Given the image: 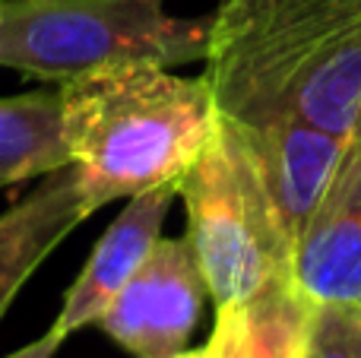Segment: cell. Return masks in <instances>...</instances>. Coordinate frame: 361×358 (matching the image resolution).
<instances>
[{
  "instance_id": "cell-1",
  "label": "cell",
  "mask_w": 361,
  "mask_h": 358,
  "mask_svg": "<svg viewBox=\"0 0 361 358\" xmlns=\"http://www.w3.org/2000/svg\"><path fill=\"white\" fill-rule=\"evenodd\" d=\"M203 80L219 114L247 130L298 111L352 137L361 118V0H222Z\"/></svg>"
},
{
  "instance_id": "cell-2",
  "label": "cell",
  "mask_w": 361,
  "mask_h": 358,
  "mask_svg": "<svg viewBox=\"0 0 361 358\" xmlns=\"http://www.w3.org/2000/svg\"><path fill=\"white\" fill-rule=\"evenodd\" d=\"M70 165L86 213L178 184L219 127L203 76L152 61L105 63L61 82Z\"/></svg>"
},
{
  "instance_id": "cell-3",
  "label": "cell",
  "mask_w": 361,
  "mask_h": 358,
  "mask_svg": "<svg viewBox=\"0 0 361 358\" xmlns=\"http://www.w3.org/2000/svg\"><path fill=\"white\" fill-rule=\"evenodd\" d=\"M187 209V241L219 304H235L286 283L295 266V238L282 222L250 140L231 118L175 184Z\"/></svg>"
},
{
  "instance_id": "cell-4",
  "label": "cell",
  "mask_w": 361,
  "mask_h": 358,
  "mask_svg": "<svg viewBox=\"0 0 361 358\" xmlns=\"http://www.w3.org/2000/svg\"><path fill=\"white\" fill-rule=\"evenodd\" d=\"M212 16L180 19L165 0H0V67L54 86L105 63L206 61Z\"/></svg>"
},
{
  "instance_id": "cell-5",
  "label": "cell",
  "mask_w": 361,
  "mask_h": 358,
  "mask_svg": "<svg viewBox=\"0 0 361 358\" xmlns=\"http://www.w3.org/2000/svg\"><path fill=\"white\" fill-rule=\"evenodd\" d=\"M206 279L190 241L159 238L140 273L95 327L133 358H171L187 349L203 311Z\"/></svg>"
},
{
  "instance_id": "cell-6",
  "label": "cell",
  "mask_w": 361,
  "mask_h": 358,
  "mask_svg": "<svg viewBox=\"0 0 361 358\" xmlns=\"http://www.w3.org/2000/svg\"><path fill=\"white\" fill-rule=\"evenodd\" d=\"M295 285L311 304L361 308V118L295 241Z\"/></svg>"
},
{
  "instance_id": "cell-7",
  "label": "cell",
  "mask_w": 361,
  "mask_h": 358,
  "mask_svg": "<svg viewBox=\"0 0 361 358\" xmlns=\"http://www.w3.org/2000/svg\"><path fill=\"white\" fill-rule=\"evenodd\" d=\"M178 197L175 184L146 190L127 200L118 219L105 228L89 254L86 266L80 270L76 283L63 295V308L51 327L61 336H70L82 327H95L108 304L121 295L127 283L140 273L146 257L152 254L156 241L162 238V226L169 216L171 200Z\"/></svg>"
},
{
  "instance_id": "cell-8",
  "label": "cell",
  "mask_w": 361,
  "mask_h": 358,
  "mask_svg": "<svg viewBox=\"0 0 361 358\" xmlns=\"http://www.w3.org/2000/svg\"><path fill=\"white\" fill-rule=\"evenodd\" d=\"M241 130L250 140V149L260 162L267 187L288 235L298 241V232L305 228L307 216L314 213L326 184L333 181L343 162L349 137L324 130L298 111L282 114L279 121L257 130H247V127Z\"/></svg>"
},
{
  "instance_id": "cell-9",
  "label": "cell",
  "mask_w": 361,
  "mask_h": 358,
  "mask_svg": "<svg viewBox=\"0 0 361 358\" xmlns=\"http://www.w3.org/2000/svg\"><path fill=\"white\" fill-rule=\"evenodd\" d=\"M82 219L89 213L80 200L73 165L42 178L29 197L0 213V321L23 285Z\"/></svg>"
},
{
  "instance_id": "cell-10",
  "label": "cell",
  "mask_w": 361,
  "mask_h": 358,
  "mask_svg": "<svg viewBox=\"0 0 361 358\" xmlns=\"http://www.w3.org/2000/svg\"><path fill=\"white\" fill-rule=\"evenodd\" d=\"M314 304L295 279L273 283L235 304H219L209 336L212 358H305Z\"/></svg>"
},
{
  "instance_id": "cell-11",
  "label": "cell",
  "mask_w": 361,
  "mask_h": 358,
  "mask_svg": "<svg viewBox=\"0 0 361 358\" xmlns=\"http://www.w3.org/2000/svg\"><path fill=\"white\" fill-rule=\"evenodd\" d=\"M70 165L61 86L0 99V190Z\"/></svg>"
},
{
  "instance_id": "cell-12",
  "label": "cell",
  "mask_w": 361,
  "mask_h": 358,
  "mask_svg": "<svg viewBox=\"0 0 361 358\" xmlns=\"http://www.w3.org/2000/svg\"><path fill=\"white\" fill-rule=\"evenodd\" d=\"M305 358H361V308L314 304Z\"/></svg>"
},
{
  "instance_id": "cell-13",
  "label": "cell",
  "mask_w": 361,
  "mask_h": 358,
  "mask_svg": "<svg viewBox=\"0 0 361 358\" xmlns=\"http://www.w3.org/2000/svg\"><path fill=\"white\" fill-rule=\"evenodd\" d=\"M63 340H67V336H61L54 327H51L44 336H38V340H32L29 346L16 349V352H13V355H6V358H54Z\"/></svg>"
},
{
  "instance_id": "cell-14",
  "label": "cell",
  "mask_w": 361,
  "mask_h": 358,
  "mask_svg": "<svg viewBox=\"0 0 361 358\" xmlns=\"http://www.w3.org/2000/svg\"><path fill=\"white\" fill-rule=\"evenodd\" d=\"M171 358H212V355H209V346H203V349H184V352H178Z\"/></svg>"
}]
</instances>
